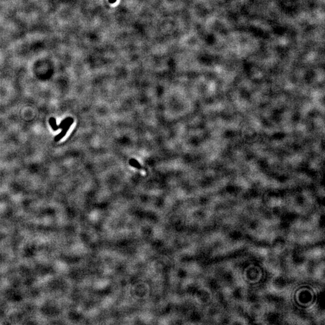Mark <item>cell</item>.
<instances>
[{
  "instance_id": "obj_3",
  "label": "cell",
  "mask_w": 325,
  "mask_h": 325,
  "mask_svg": "<svg viewBox=\"0 0 325 325\" xmlns=\"http://www.w3.org/2000/svg\"><path fill=\"white\" fill-rule=\"evenodd\" d=\"M129 165L133 166L134 167L138 169H142L143 167L142 166L140 165V164L139 163V162L135 159H131L129 160Z\"/></svg>"
},
{
  "instance_id": "obj_1",
  "label": "cell",
  "mask_w": 325,
  "mask_h": 325,
  "mask_svg": "<svg viewBox=\"0 0 325 325\" xmlns=\"http://www.w3.org/2000/svg\"><path fill=\"white\" fill-rule=\"evenodd\" d=\"M72 119V118H67L66 119H64L62 122H61L59 125H56V120L54 118H51L50 119V124L52 127V129L54 131H57L59 129H63L64 127L66 125V123Z\"/></svg>"
},
{
  "instance_id": "obj_2",
  "label": "cell",
  "mask_w": 325,
  "mask_h": 325,
  "mask_svg": "<svg viewBox=\"0 0 325 325\" xmlns=\"http://www.w3.org/2000/svg\"><path fill=\"white\" fill-rule=\"evenodd\" d=\"M73 123H74V119L72 118L70 120H69L66 123V125L63 128L62 131H61V132L60 134H59L57 136H56L55 137V138H54V140H55L56 142H59V140H60L66 134L67 131L69 130V128H70L71 125L73 124Z\"/></svg>"
},
{
  "instance_id": "obj_4",
  "label": "cell",
  "mask_w": 325,
  "mask_h": 325,
  "mask_svg": "<svg viewBox=\"0 0 325 325\" xmlns=\"http://www.w3.org/2000/svg\"><path fill=\"white\" fill-rule=\"evenodd\" d=\"M116 1H117V0H108V1H109V3H111V4L114 3Z\"/></svg>"
}]
</instances>
